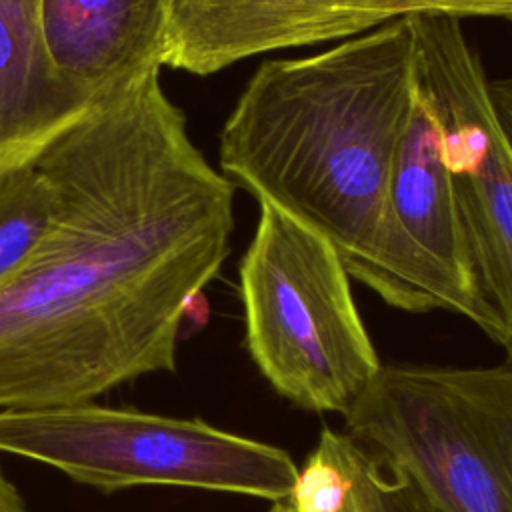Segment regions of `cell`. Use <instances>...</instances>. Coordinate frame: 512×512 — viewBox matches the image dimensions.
Instances as JSON below:
<instances>
[{
	"mask_svg": "<svg viewBox=\"0 0 512 512\" xmlns=\"http://www.w3.org/2000/svg\"><path fill=\"white\" fill-rule=\"evenodd\" d=\"M52 214V186L36 164L0 178V282L36 248Z\"/></svg>",
	"mask_w": 512,
	"mask_h": 512,
	"instance_id": "obj_11",
	"label": "cell"
},
{
	"mask_svg": "<svg viewBox=\"0 0 512 512\" xmlns=\"http://www.w3.org/2000/svg\"><path fill=\"white\" fill-rule=\"evenodd\" d=\"M270 512H296L290 504V500H284V502H274V506L270 508Z\"/></svg>",
	"mask_w": 512,
	"mask_h": 512,
	"instance_id": "obj_16",
	"label": "cell"
},
{
	"mask_svg": "<svg viewBox=\"0 0 512 512\" xmlns=\"http://www.w3.org/2000/svg\"><path fill=\"white\" fill-rule=\"evenodd\" d=\"M92 106L50 62L42 0H0V178L36 164Z\"/></svg>",
	"mask_w": 512,
	"mask_h": 512,
	"instance_id": "obj_10",
	"label": "cell"
},
{
	"mask_svg": "<svg viewBox=\"0 0 512 512\" xmlns=\"http://www.w3.org/2000/svg\"><path fill=\"white\" fill-rule=\"evenodd\" d=\"M416 84L442 132L472 282L502 326L512 366V142L458 16H408Z\"/></svg>",
	"mask_w": 512,
	"mask_h": 512,
	"instance_id": "obj_6",
	"label": "cell"
},
{
	"mask_svg": "<svg viewBox=\"0 0 512 512\" xmlns=\"http://www.w3.org/2000/svg\"><path fill=\"white\" fill-rule=\"evenodd\" d=\"M0 512H30L18 486L0 464Z\"/></svg>",
	"mask_w": 512,
	"mask_h": 512,
	"instance_id": "obj_14",
	"label": "cell"
},
{
	"mask_svg": "<svg viewBox=\"0 0 512 512\" xmlns=\"http://www.w3.org/2000/svg\"><path fill=\"white\" fill-rule=\"evenodd\" d=\"M36 166L52 214L0 282V412L172 372L184 312L234 230L236 186L190 140L160 70L98 100Z\"/></svg>",
	"mask_w": 512,
	"mask_h": 512,
	"instance_id": "obj_1",
	"label": "cell"
},
{
	"mask_svg": "<svg viewBox=\"0 0 512 512\" xmlns=\"http://www.w3.org/2000/svg\"><path fill=\"white\" fill-rule=\"evenodd\" d=\"M168 0H42L56 74L92 104L162 68Z\"/></svg>",
	"mask_w": 512,
	"mask_h": 512,
	"instance_id": "obj_9",
	"label": "cell"
},
{
	"mask_svg": "<svg viewBox=\"0 0 512 512\" xmlns=\"http://www.w3.org/2000/svg\"><path fill=\"white\" fill-rule=\"evenodd\" d=\"M492 96L498 110V116L508 132H512V82L506 86L492 84ZM512 142V140H510Z\"/></svg>",
	"mask_w": 512,
	"mask_h": 512,
	"instance_id": "obj_15",
	"label": "cell"
},
{
	"mask_svg": "<svg viewBox=\"0 0 512 512\" xmlns=\"http://www.w3.org/2000/svg\"><path fill=\"white\" fill-rule=\"evenodd\" d=\"M338 460L360 512H438L402 474L390 470L348 434H320Z\"/></svg>",
	"mask_w": 512,
	"mask_h": 512,
	"instance_id": "obj_12",
	"label": "cell"
},
{
	"mask_svg": "<svg viewBox=\"0 0 512 512\" xmlns=\"http://www.w3.org/2000/svg\"><path fill=\"white\" fill-rule=\"evenodd\" d=\"M342 416L438 512H512L510 364H382Z\"/></svg>",
	"mask_w": 512,
	"mask_h": 512,
	"instance_id": "obj_4",
	"label": "cell"
},
{
	"mask_svg": "<svg viewBox=\"0 0 512 512\" xmlns=\"http://www.w3.org/2000/svg\"><path fill=\"white\" fill-rule=\"evenodd\" d=\"M416 98L406 18L302 58H270L220 132V172L324 236L348 276L388 282V192Z\"/></svg>",
	"mask_w": 512,
	"mask_h": 512,
	"instance_id": "obj_2",
	"label": "cell"
},
{
	"mask_svg": "<svg viewBox=\"0 0 512 512\" xmlns=\"http://www.w3.org/2000/svg\"><path fill=\"white\" fill-rule=\"evenodd\" d=\"M0 452L46 464L102 492L188 486L284 502L300 474L282 448L200 418L96 402L2 410Z\"/></svg>",
	"mask_w": 512,
	"mask_h": 512,
	"instance_id": "obj_5",
	"label": "cell"
},
{
	"mask_svg": "<svg viewBox=\"0 0 512 512\" xmlns=\"http://www.w3.org/2000/svg\"><path fill=\"white\" fill-rule=\"evenodd\" d=\"M386 260V304L460 314L500 344V320L472 282L442 132L418 84L390 178Z\"/></svg>",
	"mask_w": 512,
	"mask_h": 512,
	"instance_id": "obj_7",
	"label": "cell"
},
{
	"mask_svg": "<svg viewBox=\"0 0 512 512\" xmlns=\"http://www.w3.org/2000/svg\"><path fill=\"white\" fill-rule=\"evenodd\" d=\"M412 14L512 20V0H168L162 66L210 76L250 56L354 38Z\"/></svg>",
	"mask_w": 512,
	"mask_h": 512,
	"instance_id": "obj_8",
	"label": "cell"
},
{
	"mask_svg": "<svg viewBox=\"0 0 512 512\" xmlns=\"http://www.w3.org/2000/svg\"><path fill=\"white\" fill-rule=\"evenodd\" d=\"M258 206L238 266L250 358L292 404L344 414L382 366L350 276L324 236L270 204Z\"/></svg>",
	"mask_w": 512,
	"mask_h": 512,
	"instance_id": "obj_3",
	"label": "cell"
},
{
	"mask_svg": "<svg viewBox=\"0 0 512 512\" xmlns=\"http://www.w3.org/2000/svg\"><path fill=\"white\" fill-rule=\"evenodd\" d=\"M290 504L296 512H360L354 492L322 436L300 468Z\"/></svg>",
	"mask_w": 512,
	"mask_h": 512,
	"instance_id": "obj_13",
	"label": "cell"
}]
</instances>
